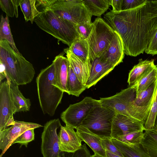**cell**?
I'll use <instances>...</instances> for the list:
<instances>
[{
  "label": "cell",
  "instance_id": "1",
  "mask_svg": "<svg viewBox=\"0 0 157 157\" xmlns=\"http://www.w3.org/2000/svg\"><path fill=\"white\" fill-rule=\"evenodd\" d=\"M104 18L120 35L124 54L136 57L145 52L157 31V0H146L131 10H111Z\"/></svg>",
  "mask_w": 157,
  "mask_h": 157
},
{
  "label": "cell",
  "instance_id": "2",
  "mask_svg": "<svg viewBox=\"0 0 157 157\" xmlns=\"http://www.w3.org/2000/svg\"><path fill=\"white\" fill-rule=\"evenodd\" d=\"M0 63L6 77L18 86L31 82L35 74L32 64L14 51L6 40H0Z\"/></svg>",
  "mask_w": 157,
  "mask_h": 157
},
{
  "label": "cell",
  "instance_id": "3",
  "mask_svg": "<svg viewBox=\"0 0 157 157\" xmlns=\"http://www.w3.org/2000/svg\"><path fill=\"white\" fill-rule=\"evenodd\" d=\"M55 68L52 62L41 70L36 78L38 98L44 114L53 116L61 103L64 92L55 86Z\"/></svg>",
  "mask_w": 157,
  "mask_h": 157
},
{
  "label": "cell",
  "instance_id": "4",
  "mask_svg": "<svg viewBox=\"0 0 157 157\" xmlns=\"http://www.w3.org/2000/svg\"><path fill=\"white\" fill-rule=\"evenodd\" d=\"M34 21L38 27L70 47L80 36L76 26L56 14L51 9L41 12Z\"/></svg>",
  "mask_w": 157,
  "mask_h": 157
},
{
  "label": "cell",
  "instance_id": "5",
  "mask_svg": "<svg viewBox=\"0 0 157 157\" xmlns=\"http://www.w3.org/2000/svg\"><path fill=\"white\" fill-rule=\"evenodd\" d=\"M137 82L121 90L113 96L100 98L103 105L114 111L116 113L130 117L145 123L150 110L137 106L134 101L136 97Z\"/></svg>",
  "mask_w": 157,
  "mask_h": 157
},
{
  "label": "cell",
  "instance_id": "6",
  "mask_svg": "<svg viewBox=\"0 0 157 157\" xmlns=\"http://www.w3.org/2000/svg\"><path fill=\"white\" fill-rule=\"evenodd\" d=\"M116 114L113 110L101 105L92 110L80 125L101 139L112 138V122Z\"/></svg>",
  "mask_w": 157,
  "mask_h": 157
},
{
  "label": "cell",
  "instance_id": "7",
  "mask_svg": "<svg viewBox=\"0 0 157 157\" xmlns=\"http://www.w3.org/2000/svg\"><path fill=\"white\" fill-rule=\"evenodd\" d=\"M93 24L91 32L86 40L88 45L89 57L91 63L107 49L114 33L113 29L101 17L96 18Z\"/></svg>",
  "mask_w": 157,
  "mask_h": 157
},
{
  "label": "cell",
  "instance_id": "8",
  "mask_svg": "<svg viewBox=\"0 0 157 157\" xmlns=\"http://www.w3.org/2000/svg\"><path fill=\"white\" fill-rule=\"evenodd\" d=\"M55 13L75 25L92 23V16L82 0H56L50 9Z\"/></svg>",
  "mask_w": 157,
  "mask_h": 157
},
{
  "label": "cell",
  "instance_id": "9",
  "mask_svg": "<svg viewBox=\"0 0 157 157\" xmlns=\"http://www.w3.org/2000/svg\"><path fill=\"white\" fill-rule=\"evenodd\" d=\"M101 105L99 100L86 97L78 102L70 105L61 113L60 118L66 125L76 129L81 124L92 110Z\"/></svg>",
  "mask_w": 157,
  "mask_h": 157
},
{
  "label": "cell",
  "instance_id": "10",
  "mask_svg": "<svg viewBox=\"0 0 157 157\" xmlns=\"http://www.w3.org/2000/svg\"><path fill=\"white\" fill-rule=\"evenodd\" d=\"M61 125L58 118L44 124L41 136V151L43 157H59L61 151L57 130Z\"/></svg>",
  "mask_w": 157,
  "mask_h": 157
},
{
  "label": "cell",
  "instance_id": "11",
  "mask_svg": "<svg viewBox=\"0 0 157 157\" xmlns=\"http://www.w3.org/2000/svg\"><path fill=\"white\" fill-rule=\"evenodd\" d=\"M16 113V109L6 80L0 84V131L14 124L13 115Z\"/></svg>",
  "mask_w": 157,
  "mask_h": 157
},
{
  "label": "cell",
  "instance_id": "12",
  "mask_svg": "<svg viewBox=\"0 0 157 157\" xmlns=\"http://www.w3.org/2000/svg\"><path fill=\"white\" fill-rule=\"evenodd\" d=\"M43 127L36 123L15 120L10 127L0 131V149L2 150L0 157L2 156L13 141L25 132Z\"/></svg>",
  "mask_w": 157,
  "mask_h": 157
},
{
  "label": "cell",
  "instance_id": "13",
  "mask_svg": "<svg viewBox=\"0 0 157 157\" xmlns=\"http://www.w3.org/2000/svg\"><path fill=\"white\" fill-rule=\"evenodd\" d=\"M145 130L144 124L132 117L116 113L112 122V139L140 130Z\"/></svg>",
  "mask_w": 157,
  "mask_h": 157
},
{
  "label": "cell",
  "instance_id": "14",
  "mask_svg": "<svg viewBox=\"0 0 157 157\" xmlns=\"http://www.w3.org/2000/svg\"><path fill=\"white\" fill-rule=\"evenodd\" d=\"M58 136L61 151L74 152L82 145V139L72 127L61 125Z\"/></svg>",
  "mask_w": 157,
  "mask_h": 157
},
{
  "label": "cell",
  "instance_id": "15",
  "mask_svg": "<svg viewBox=\"0 0 157 157\" xmlns=\"http://www.w3.org/2000/svg\"><path fill=\"white\" fill-rule=\"evenodd\" d=\"M124 54L122 40L119 34L114 31L113 37L108 48L100 56L115 67L122 62Z\"/></svg>",
  "mask_w": 157,
  "mask_h": 157
},
{
  "label": "cell",
  "instance_id": "16",
  "mask_svg": "<svg viewBox=\"0 0 157 157\" xmlns=\"http://www.w3.org/2000/svg\"><path fill=\"white\" fill-rule=\"evenodd\" d=\"M114 67L101 56L95 58L91 63L90 74L86 85L87 88L95 85Z\"/></svg>",
  "mask_w": 157,
  "mask_h": 157
},
{
  "label": "cell",
  "instance_id": "17",
  "mask_svg": "<svg viewBox=\"0 0 157 157\" xmlns=\"http://www.w3.org/2000/svg\"><path fill=\"white\" fill-rule=\"evenodd\" d=\"M64 52L78 80L83 85L86 86L90 71L91 61L84 62L82 61L74 55L68 48L64 49Z\"/></svg>",
  "mask_w": 157,
  "mask_h": 157
},
{
  "label": "cell",
  "instance_id": "18",
  "mask_svg": "<svg viewBox=\"0 0 157 157\" xmlns=\"http://www.w3.org/2000/svg\"><path fill=\"white\" fill-rule=\"evenodd\" d=\"M55 68V86L67 93L68 61L66 57L60 54L53 61Z\"/></svg>",
  "mask_w": 157,
  "mask_h": 157
},
{
  "label": "cell",
  "instance_id": "19",
  "mask_svg": "<svg viewBox=\"0 0 157 157\" xmlns=\"http://www.w3.org/2000/svg\"><path fill=\"white\" fill-rule=\"evenodd\" d=\"M75 129L82 141L87 144L94 153L102 157H106L105 151L102 146L101 138L99 137L81 125L79 126Z\"/></svg>",
  "mask_w": 157,
  "mask_h": 157
},
{
  "label": "cell",
  "instance_id": "20",
  "mask_svg": "<svg viewBox=\"0 0 157 157\" xmlns=\"http://www.w3.org/2000/svg\"><path fill=\"white\" fill-rule=\"evenodd\" d=\"M154 60L139 59V63L130 71L127 82L129 86L138 82L155 66Z\"/></svg>",
  "mask_w": 157,
  "mask_h": 157
},
{
  "label": "cell",
  "instance_id": "21",
  "mask_svg": "<svg viewBox=\"0 0 157 157\" xmlns=\"http://www.w3.org/2000/svg\"><path fill=\"white\" fill-rule=\"evenodd\" d=\"M140 145L149 157H157V126L145 130Z\"/></svg>",
  "mask_w": 157,
  "mask_h": 157
},
{
  "label": "cell",
  "instance_id": "22",
  "mask_svg": "<svg viewBox=\"0 0 157 157\" xmlns=\"http://www.w3.org/2000/svg\"><path fill=\"white\" fill-rule=\"evenodd\" d=\"M6 78L16 109V113L29 111L31 105L30 99L26 98L23 96L19 89L18 85L11 81L8 77Z\"/></svg>",
  "mask_w": 157,
  "mask_h": 157
},
{
  "label": "cell",
  "instance_id": "23",
  "mask_svg": "<svg viewBox=\"0 0 157 157\" xmlns=\"http://www.w3.org/2000/svg\"><path fill=\"white\" fill-rule=\"evenodd\" d=\"M157 80L136 95L134 103L138 107L151 110L156 89Z\"/></svg>",
  "mask_w": 157,
  "mask_h": 157
},
{
  "label": "cell",
  "instance_id": "24",
  "mask_svg": "<svg viewBox=\"0 0 157 157\" xmlns=\"http://www.w3.org/2000/svg\"><path fill=\"white\" fill-rule=\"evenodd\" d=\"M112 141L124 157H149L140 144L130 146L115 139L112 138Z\"/></svg>",
  "mask_w": 157,
  "mask_h": 157
},
{
  "label": "cell",
  "instance_id": "25",
  "mask_svg": "<svg viewBox=\"0 0 157 157\" xmlns=\"http://www.w3.org/2000/svg\"><path fill=\"white\" fill-rule=\"evenodd\" d=\"M67 88L68 94L76 97H78L84 90L87 89L86 86L83 85L78 80L69 61Z\"/></svg>",
  "mask_w": 157,
  "mask_h": 157
},
{
  "label": "cell",
  "instance_id": "26",
  "mask_svg": "<svg viewBox=\"0 0 157 157\" xmlns=\"http://www.w3.org/2000/svg\"><path fill=\"white\" fill-rule=\"evenodd\" d=\"M75 56L84 62L90 61L88 44L86 40L80 37L76 39L68 48Z\"/></svg>",
  "mask_w": 157,
  "mask_h": 157
},
{
  "label": "cell",
  "instance_id": "27",
  "mask_svg": "<svg viewBox=\"0 0 157 157\" xmlns=\"http://www.w3.org/2000/svg\"><path fill=\"white\" fill-rule=\"evenodd\" d=\"M82 0L86 8L92 16H101L110 6L109 0Z\"/></svg>",
  "mask_w": 157,
  "mask_h": 157
},
{
  "label": "cell",
  "instance_id": "28",
  "mask_svg": "<svg viewBox=\"0 0 157 157\" xmlns=\"http://www.w3.org/2000/svg\"><path fill=\"white\" fill-rule=\"evenodd\" d=\"M36 0H20L19 6L26 22L33 24L35 18L41 13L36 6Z\"/></svg>",
  "mask_w": 157,
  "mask_h": 157
},
{
  "label": "cell",
  "instance_id": "29",
  "mask_svg": "<svg viewBox=\"0 0 157 157\" xmlns=\"http://www.w3.org/2000/svg\"><path fill=\"white\" fill-rule=\"evenodd\" d=\"M6 40L13 50L18 53L20 52L15 45L12 34L9 24L8 16L6 15L4 17L2 14L0 22V40Z\"/></svg>",
  "mask_w": 157,
  "mask_h": 157
},
{
  "label": "cell",
  "instance_id": "30",
  "mask_svg": "<svg viewBox=\"0 0 157 157\" xmlns=\"http://www.w3.org/2000/svg\"><path fill=\"white\" fill-rule=\"evenodd\" d=\"M156 80L157 66L155 65L147 74L137 82L136 95L146 89Z\"/></svg>",
  "mask_w": 157,
  "mask_h": 157
},
{
  "label": "cell",
  "instance_id": "31",
  "mask_svg": "<svg viewBox=\"0 0 157 157\" xmlns=\"http://www.w3.org/2000/svg\"><path fill=\"white\" fill-rule=\"evenodd\" d=\"M144 130H140L117 137L115 139L128 145H139L144 136Z\"/></svg>",
  "mask_w": 157,
  "mask_h": 157
},
{
  "label": "cell",
  "instance_id": "32",
  "mask_svg": "<svg viewBox=\"0 0 157 157\" xmlns=\"http://www.w3.org/2000/svg\"><path fill=\"white\" fill-rule=\"evenodd\" d=\"M20 0H0V6L2 10L8 17L16 18L18 16V7Z\"/></svg>",
  "mask_w": 157,
  "mask_h": 157
},
{
  "label": "cell",
  "instance_id": "33",
  "mask_svg": "<svg viewBox=\"0 0 157 157\" xmlns=\"http://www.w3.org/2000/svg\"><path fill=\"white\" fill-rule=\"evenodd\" d=\"M157 115V88L152 105L147 121L144 124L145 130L150 129L155 127Z\"/></svg>",
  "mask_w": 157,
  "mask_h": 157
},
{
  "label": "cell",
  "instance_id": "34",
  "mask_svg": "<svg viewBox=\"0 0 157 157\" xmlns=\"http://www.w3.org/2000/svg\"><path fill=\"white\" fill-rule=\"evenodd\" d=\"M34 129H31L25 132L13 141L12 145L18 143L21 146L24 145L27 147L28 144L35 139Z\"/></svg>",
  "mask_w": 157,
  "mask_h": 157
},
{
  "label": "cell",
  "instance_id": "35",
  "mask_svg": "<svg viewBox=\"0 0 157 157\" xmlns=\"http://www.w3.org/2000/svg\"><path fill=\"white\" fill-rule=\"evenodd\" d=\"M91 156L86 144H84L80 149L74 152L61 151L59 157H90Z\"/></svg>",
  "mask_w": 157,
  "mask_h": 157
},
{
  "label": "cell",
  "instance_id": "36",
  "mask_svg": "<svg viewBox=\"0 0 157 157\" xmlns=\"http://www.w3.org/2000/svg\"><path fill=\"white\" fill-rule=\"evenodd\" d=\"M76 30L80 36L85 40L90 36L93 28V22L85 23L76 25Z\"/></svg>",
  "mask_w": 157,
  "mask_h": 157
},
{
  "label": "cell",
  "instance_id": "37",
  "mask_svg": "<svg viewBox=\"0 0 157 157\" xmlns=\"http://www.w3.org/2000/svg\"><path fill=\"white\" fill-rule=\"evenodd\" d=\"M101 142L103 148L110 152L121 157H124L120 151L114 145L112 138L101 139Z\"/></svg>",
  "mask_w": 157,
  "mask_h": 157
},
{
  "label": "cell",
  "instance_id": "38",
  "mask_svg": "<svg viewBox=\"0 0 157 157\" xmlns=\"http://www.w3.org/2000/svg\"><path fill=\"white\" fill-rule=\"evenodd\" d=\"M146 0H123L121 11L134 9L141 5Z\"/></svg>",
  "mask_w": 157,
  "mask_h": 157
},
{
  "label": "cell",
  "instance_id": "39",
  "mask_svg": "<svg viewBox=\"0 0 157 157\" xmlns=\"http://www.w3.org/2000/svg\"><path fill=\"white\" fill-rule=\"evenodd\" d=\"M56 0H36V6L40 12H44L51 9Z\"/></svg>",
  "mask_w": 157,
  "mask_h": 157
},
{
  "label": "cell",
  "instance_id": "40",
  "mask_svg": "<svg viewBox=\"0 0 157 157\" xmlns=\"http://www.w3.org/2000/svg\"><path fill=\"white\" fill-rule=\"evenodd\" d=\"M145 52L153 56L157 55V31L154 35Z\"/></svg>",
  "mask_w": 157,
  "mask_h": 157
},
{
  "label": "cell",
  "instance_id": "41",
  "mask_svg": "<svg viewBox=\"0 0 157 157\" xmlns=\"http://www.w3.org/2000/svg\"><path fill=\"white\" fill-rule=\"evenodd\" d=\"M123 0H109V5L112 6L113 11H121V5Z\"/></svg>",
  "mask_w": 157,
  "mask_h": 157
},
{
  "label": "cell",
  "instance_id": "42",
  "mask_svg": "<svg viewBox=\"0 0 157 157\" xmlns=\"http://www.w3.org/2000/svg\"><path fill=\"white\" fill-rule=\"evenodd\" d=\"M106 157H121L118 155L114 154L107 150H105Z\"/></svg>",
  "mask_w": 157,
  "mask_h": 157
},
{
  "label": "cell",
  "instance_id": "43",
  "mask_svg": "<svg viewBox=\"0 0 157 157\" xmlns=\"http://www.w3.org/2000/svg\"><path fill=\"white\" fill-rule=\"evenodd\" d=\"M90 157H102L100 155L94 153L93 155H91Z\"/></svg>",
  "mask_w": 157,
  "mask_h": 157
}]
</instances>
